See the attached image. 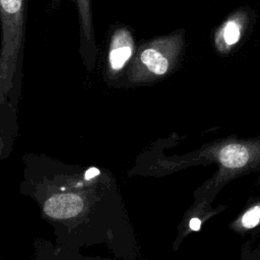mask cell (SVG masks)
<instances>
[{"label":"cell","mask_w":260,"mask_h":260,"mask_svg":"<svg viewBox=\"0 0 260 260\" xmlns=\"http://www.w3.org/2000/svg\"><path fill=\"white\" fill-rule=\"evenodd\" d=\"M27 0H0V23L3 38V56L13 63L22 46Z\"/></svg>","instance_id":"cell-1"},{"label":"cell","mask_w":260,"mask_h":260,"mask_svg":"<svg viewBox=\"0 0 260 260\" xmlns=\"http://www.w3.org/2000/svg\"><path fill=\"white\" fill-rule=\"evenodd\" d=\"M84 209V200L74 193L57 194L44 203V212L55 219H68L77 216Z\"/></svg>","instance_id":"cell-2"},{"label":"cell","mask_w":260,"mask_h":260,"mask_svg":"<svg viewBox=\"0 0 260 260\" xmlns=\"http://www.w3.org/2000/svg\"><path fill=\"white\" fill-rule=\"evenodd\" d=\"M134 41L131 31L126 26L117 27L110 42L109 63L113 70H120L133 54Z\"/></svg>","instance_id":"cell-3"},{"label":"cell","mask_w":260,"mask_h":260,"mask_svg":"<svg viewBox=\"0 0 260 260\" xmlns=\"http://www.w3.org/2000/svg\"><path fill=\"white\" fill-rule=\"evenodd\" d=\"M77 10L80 26L81 47L84 54H92L95 50L93 36V11L92 0H73Z\"/></svg>","instance_id":"cell-4"},{"label":"cell","mask_w":260,"mask_h":260,"mask_svg":"<svg viewBox=\"0 0 260 260\" xmlns=\"http://www.w3.org/2000/svg\"><path fill=\"white\" fill-rule=\"evenodd\" d=\"M141 63L152 73L161 75L167 72L169 68V61L160 48L156 45H152L144 48L139 55Z\"/></svg>","instance_id":"cell-5"},{"label":"cell","mask_w":260,"mask_h":260,"mask_svg":"<svg viewBox=\"0 0 260 260\" xmlns=\"http://www.w3.org/2000/svg\"><path fill=\"white\" fill-rule=\"evenodd\" d=\"M248 158L249 153L247 148L239 144L226 145L219 152L220 162L230 169H236L245 166L248 161Z\"/></svg>","instance_id":"cell-6"},{"label":"cell","mask_w":260,"mask_h":260,"mask_svg":"<svg viewBox=\"0 0 260 260\" xmlns=\"http://www.w3.org/2000/svg\"><path fill=\"white\" fill-rule=\"evenodd\" d=\"M243 13H237L224 22L220 29V36L228 46L235 45L241 38Z\"/></svg>","instance_id":"cell-7"},{"label":"cell","mask_w":260,"mask_h":260,"mask_svg":"<svg viewBox=\"0 0 260 260\" xmlns=\"http://www.w3.org/2000/svg\"><path fill=\"white\" fill-rule=\"evenodd\" d=\"M260 221V206L248 210L242 217V224L245 228H253Z\"/></svg>","instance_id":"cell-8"},{"label":"cell","mask_w":260,"mask_h":260,"mask_svg":"<svg viewBox=\"0 0 260 260\" xmlns=\"http://www.w3.org/2000/svg\"><path fill=\"white\" fill-rule=\"evenodd\" d=\"M200 225H201V221H200V219H198L196 217L192 218L189 222V226L192 231H198L200 229Z\"/></svg>","instance_id":"cell-9"},{"label":"cell","mask_w":260,"mask_h":260,"mask_svg":"<svg viewBox=\"0 0 260 260\" xmlns=\"http://www.w3.org/2000/svg\"><path fill=\"white\" fill-rule=\"evenodd\" d=\"M98 174H99L98 170H95V169H90V170L85 174V178L89 179L90 177H93V176H95V175H98Z\"/></svg>","instance_id":"cell-10"},{"label":"cell","mask_w":260,"mask_h":260,"mask_svg":"<svg viewBox=\"0 0 260 260\" xmlns=\"http://www.w3.org/2000/svg\"><path fill=\"white\" fill-rule=\"evenodd\" d=\"M0 147H1V146H0Z\"/></svg>","instance_id":"cell-11"}]
</instances>
